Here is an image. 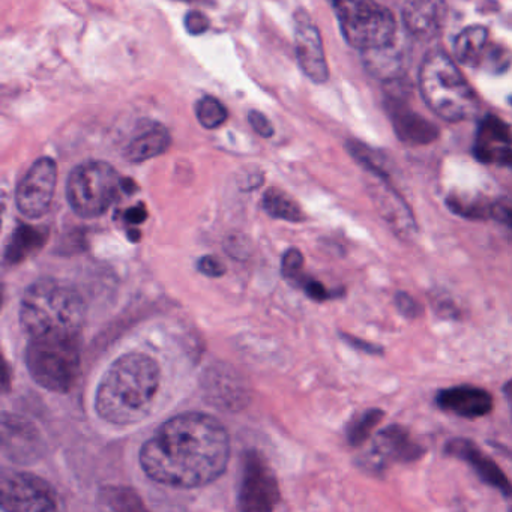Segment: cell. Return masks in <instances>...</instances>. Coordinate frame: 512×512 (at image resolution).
<instances>
[{"label": "cell", "mask_w": 512, "mask_h": 512, "mask_svg": "<svg viewBox=\"0 0 512 512\" xmlns=\"http://www.w3.org/2000/svg\"><path fill=\"white\" fill-rule=\"evenodd\" d=\"M302 266H304V256L301 251L296 248H290L283 257V263H281V271L286 278H296L301 274Z\"/></svg>", "instance_id": "cell-29"}, {"label": "cell", "mask_w": 512, "mask_h": 512, "mask_svg": "<svg viewBox=\"0 0 512 512\" xmlns=\"http://www.w3.org/2000/svg\"><path fill=\"white\" fill-rule=\"evenodd\" d=\"M263 209L271 217L290 221V223H299L305 218L298 203L289 194L278 190V188H269L266 191L263 196Z\"/></svg>", "instance_id": "cell-24"}, {"label": "cell", "mask_w": 512, "mask_h": 512, "mask_svg": "<svg viewBox=\"0 0 512 512\" xmlns=\"http://www.w3.org/2000/svg\"><path fill=\"white\" fill-rule=\"evenodd\" d=\"M341 337L344 338L349 346L353 349L359 350V352L368 353V355L380 356L383 355V347L377 346V344L370 343V341L361 340V338L353 337V335L343 334Z\"/></svg>", "instance_id": "cell-34"}, {"label": "cell", "mask_w": 512, "mask_h": 512, "mask_svg": "<svg viewBox=\"0 0 512 512\" xmlns=\"http://www.w3.org/2000/svg\"><path fill=\"white\" fill-rule=\"evenodd\" d=\"M491 217L512 227V209L506 208V206H491Z\"/></svg>", "instance_id": "cell-37"}, {"label": "cell", "mask_w": 512, "mask_h": 512, "mask_svg": "<svg viewBox=\"0 0 512 512\" xmlns=\"http://www.w3.org/2000/svg\"><path fill=\"white\" fill-rule=\"evenodd\" d=\"M383 418H385V412L382 409H367L353 416L346 428L349 445L353 448L364 445Z\"/></svg>", "instance_id": "cell-25"}, {"label": "cell", "mask_w": 512, "mask_h": 512, "mask_svg": "<svg viewBox=\"0 0 512 512\" xmlns=\"http://www.w3.org/2000/svg\"><path fill=\"white\" fill-rule=\"evenodd\" d=\"M445 5L439 2H427V0H413L403 7V22L407 31L418 37H430L439 31L442 25Z\"/></svg>", "instance_id": "cell-19"}, {"label": "cell", "mask_w": 512, "mask_h": 512, "mask_svg": "<svg viewBox=\"0 0 512 512\" xmlns=\"http://www.w3.org/2000/svg\"><path fill=\"white\" fill-rule=\"evenodd\" d=\"M140 236L142 235H140L139 230L133 229L128 232V238L131 239V242H139Z\"/></svg>", "instance_id": "cell-41"}, {"label": "cell", "mask_w": 512, "mask_h": 512, "mask_svg": "<svg viewBox=\"0 0 512 512\" xmlns=\"http://www.w3.org/2000/svg\"><path fill=\"white\" fill-rule=\"evenodd\" d=\"M304 290L311 299H314V301H325V299H328L329 296H331L328 289L316 280L305 281Z\"/></svg>", "instance_id": "cell-35"}, {"label": "cell", "mask_w": 512, "mask_h": 512, "mask_svg": "<svg viewBox=\"0 0 512 512\" xmlns=\"http://www.w3.org/2000/svg\"><path fill=\"white\" fill-rule=\"evenodd\" d=\"M280 499V485L274 470L262 454L248 451L239 484V512H275Z\"/></svg>", "instance_id": "cell-8"}, {"label": "cell", "mask_w": 512, "mask_h": 512, "mask_svg": "<svg viewBox=\"0 0 512 512\" xmlns=\"http://www.w3.org/2000/svg\"><path fill=\"white\" fill-rule=\"evenodd\" d=\"M374 185L371 196L376 203L377 211L385 218L392 230L401 239H412L416 235L415 218L407 208L404 200L398 196L397 191L388 184L383 176H373Z\"/></svg>", "instance_id": "cell-16"}, {"label": "cell", "mask_w": 512, "mask_h": 512, "mask_svg": "<svg viewBox=\"0 0 512 512\" xmlns=\"http://www.w3.org/2000/svg\"><path fill=\"white\" fill-rule=\"evenodd\" d=\"M47 239L46 230L32 226H19L11 236L10 244L7 247V262L11 265L22 262L26 257L31 256L35 251L43 247Z\"/></svg>", "instance_id": "cell-22"}, {"label": "cell", "mask_w": 512, "mask_h": 512, "mask_svg": "<svg viewBox=\"0 0 512 512\" xmlns=\"http://www.w3.org/2000/svg\"><path fill=\"white\" fill-rule=\"evenodd\" d=\"M449 208L455 212V214L463 215L467 218H482L487 215V206L478 205V203L467 202L463 199H449Z\"/></svg>", "instance_id": "cell-28"}, {"label": "cell", "mask_w": 512, "mask_h": 512, "mask_svg": "<svg viewBox=\"0 0 512 512\" xmlns=\"http://www.w3.org/2000/svg\"><path fill=\"white\" fill-rule=\"evenodd\" d=\"M160 382V365L152 356L127 353L104 373L95 395V410L101 419L118 427L139 424L152 412Z\"/></svg>", "instance_id": "cell-2"}, {"label": "cell", "mask_w": 512, "mask_h": 512, "mask_svg": "<svg viewBox=\"0 0 512 512\" xmlns=\"http://www.w3.org/2000/svg\"><path fill=\"white\" fill-rule=\"evenodd\" d=\"M121 190V176L112 164L88 161L68 176L67 200L79 217L97 218L109 211Z\"/></svg>", "instance_id": "cell-7"}, {"label": "cell", "mask_w": 512, "mask_h": 512, "mask_svg": "<svg viewBox=\"0 0 512 512\" xmlns=\"http://www.w3.org/2000/svg\"><path fill=\"white\" fill-rule=\"evenodd\" d=\"M511 499H512V497H511ZM508 512H512V500H511V505H509Z\"/></svg>", "instance_id": "cell-42"}, {"label": "cell", "mask_w": 512, "mask_h": 512, "mask_svg": "<svg viewBox=\"0 0 512 512\" xmlns=\"http://www.w3.org/2000/svg\"><path fill=\"white\" fill-rule=\"evenodd\" d=\"M209 25H211V22H209L208 16L200 13V11H188L187 16H185V29H187L188 34L194 35V37L205 34Z\"/></svg>", "instance_id": "cell-30"}, {"label": "cell", "mask_w": 512, "mask_h": 512, "mask_svg": "<svg viewBox=\"0 0 512 512\" xmlns=\"http://www.w3.org/2000/svg\"><path fill=\"white\" fill-rule=\"evenodd\" d=\"M455 58L466 67L500 73L509 67V53L491 43L487 29L470 26L458 34L454 43Z\"/></svg>", "instance_id": "cell-12"}, {"label": "cell", "mask_w": 512, "mask_h": 512, "mask_svg": "<svg viewBox=\"0 0 512 512\" xmlns=\"http://www.w3.org/2000/svg\"><path fill=\"white\" fill-rule=\"evenodd\" d=\"M427 449L413 439L403 425L392 424L382 428L361 458V466L368 472L383 473L392 463H415L424 457Z\"/></svg>", "instance_id": "cell-10"}, {"label": "cell", "mask_w": 512, "mask_h": 512, "mask_svg": "<svg viewBox=\"0 0 512 512\" xmlns=\"http://www.w3.org/2000/svg\"><path fill=\"white\" fill-rule=\"evenodd\" d=\"M0 491L4 512H59L49 482L34 473L5 470Z\"/></svg>", "instance_id": "cell-9"}, {"label": "cell", "mask_w": 512, "mask_h": 512, "mask_svg": "<svg viewBox=\"0 0 512 512\" xmlns=\"http://www.w3.org/2000/svg\"><path fill=\"white\" fill-rule=\"evenodd\" d=\"M503 394H505L506 400L512 403V379L508 380L503 386Z\"/></svg>", "instance_id": "cell-40"}, {"label": "cell", "mask_w": 512, "mask_h": 512, "mask_svg": "<svg viewBox=\"0 0 512 512\" xmlns=\"http://www.w3.org/2000/svg\"><path fill=\"white\" fill-rule=\"evenodd\" d=\"M395 304H397L398 311L407 319H416V317L421 316V305L412 296L407 295V293H398L397 298H395Z\"/></svg>", "instance_id": "cell-31"}, {"label": "cell", "mask_w": 512, "mask_h": 512, "mask_svg": "<svg viewBox=\"0 0 512 512\" xmlns=\"http://www.w3.org/2000/svg\"><path fill=\"white\" fill-rule=\"evenodd\" d=\"M199 271L211 278L226 274V266L215 256H205L199 260Z\"/></svg>", "instance_id": "cell-33"}, {"label": "cell", "mask_w": 512, "mask_h": 512, "mask_svg": "<svg viewBox=\"0 0 512 512\" xmlns=\"http://www.w3.org/2000/svg\"><path fill=\"white\" fill-rule=\"evenodd\" d=\"M295 43L299 67L314 83H325L329 79L328 62L323 50L322 37L311 17L304 10L295 14Z\"/></svg>", "instance_id": "cell-13"}, {"label": "cell", "mask_w": 512, "mask_h": 512, "mask_svg": "<svg viewBox=\"0 0 512 512\" xmlns=\"http://www.w3.org/2000/svg\"><path fill=\"white\" fill-rule=\"evenodd\" d=\"M124 217L130 224H142L148 218V211H146V206L143 203H139L134 208L128 209Z\"/></svg>", "instance_id": "cell-36"}, {"label": "cell", "mask_w": 512, "mask_h": 512, "mask_svg": "<svg viewBox=\"0 0 512 512\" xmlns=\"http://www.w3.org/2000/svg\"><path fill=\"white\" fill-rule=\"evenodd\" d=\"M58 181V166L52 158H40L23 176L16 190L20 214L31 220L43 217L52 205Z\"/></svg>", "instance_id": "cell-11"}, {"label": "cell", "mask_w": 512, "mask_h": 512, "mask_svg": "<svg viewBox=\"0 0 512 512\" xmlns=\"http://www.w3.org/2000/svg\"><path fill=\"white\" fill-rule=\"evenodd\" d=\"M419 89L427 106L446 121H464L478 110L475 92L442 50L425 56L419 70Z\"/></svg>", "instance_id": "cell-4"}, {"label": "cell", "mask_w": 512, "mask_h": 512, "mask_svg": "<svg viewBox=\"0 0 512 512\" xmlns=\"http://www.w3.org/2000/svg\"><path fill=\"white\" fill-rule=\"evenodd\" d=\"M4 448L14 460L37 457L40 439L32 425L14 416H4Z\"/></svg>", "instance_id": "cell-18"}, {"label": "cell", "mask_w": 512, "mask_h": 512, "mask_svg": "<svg viewBox=\"0 0 512 512\" xmlns=\"http://www.w3.org/2000/svg\"><path fill=\"white\" fill-rule=\"evenodd\" d=\"M491 163L502 164V166L511 167L512 169V148H505L497 152Z\"/></svg>", "instance_id": "cell-38"}, {"label": "cell", "mask_w": 512, "mask_h": 512, "mask_svg": "<svg viewBox=\"0 0 512 512\" xmlns=\"http://www.w3.org/2000/svg\"><path fill=\"white\" fill-rule=\"evenodd\" d=\"M364 62L368 71L373 76H376L377 79L385 80L386 83L401 79L403 62H401L400 53L394 49V46L373 50V52H365Z\"/></svg>", "instance_id": "cell-23"}, {"label": "cell", "mask_w": 512, "mask_h": 512, "mask_svg": "<svg viewBox=\"0 0 512 512\" xmlns=\"http://www.w3.org/2000/svg\"><path fill=\"white\" fill-rule=\"evenodd\" d=\"M229 458V433L217 418L205 413L169 419L140 451L146 475L175 488L211 484L226 472Z\"/></svg>", "instance_id": "cell-1"}, {"label": "cell", "mask_w": 512, "mask_h": 512, "mask_svg": "<svg viewBox=\"0 0 512 512\" xmlns=\"http://www.w3.org/2000/svg\"><path fill=\"white\" fill-rule=\"evenodd\" d=\"M103 499L113 512H149L139 494L131 488H107Z\"/></svg>", "instance_id": "cell-26"}, {"label": "cell", "mask_w": 512, "mask_h": 512, "mask_svg": "<svg viewBox=\"0 0 512 512\" xmlns=\"http://www.w3.org/2000/svg\"><path fill=\"white\" fill-rule=\"evenodd\" d=\"M505 148H512V133L508 125L494 116H488L479 125L475 155L484 163H491L494 155Z\"/></svg>", "instance_id": "cell-21"}, {"label": "cell", "mask_w": 512, "mask_h": 512, "mask_svg": "<svg viewBox=\"0 0 512 512\" xmlns=\"http://www.w3.org/2000/svg\"><path fill=\"white\" fill-rule=\"evenodd\" d=\"M248 121H250L251 127L254 128L259 136L265 137V139H269V137L274 136V127H272L269 119L266 118L263 113L257 112V110H251L248 113Z\"/></svg>", "instance_id": "cell-32"}, {"label": "cell", "mask_w": 512, "mask_h": 512, "mask_svg": "<svg viewBox=\"0 0 512 512\" xmlns=\"http://www.w3.org/2000/svg\"><path fill=\"white\" fill-rule=\"evenodd\" d=\"M136 188L137 185L133 179H124V181H122V191H124V193L133 194Z\"/></svg>", "instance_id": "cell-39"}, {"label": "cell", "mask_w": 512, "mask_h": 512, "mask_svg": "<svg viewBox=\"0 0 512 512\" xmlns=\"http://www.w3.org/2000/svg\"><path fill=\"white\" fill-rule=\"evenodd\" d=\"M170 133L166 127L160 124L151 125L145 131L134 137L127 148H125V158L130 163H143L164 154L170 148Z\"/></svg>", "instance_id": "cell-20"}, {"label": "cell", "mask_w": 512, "mask_h": 512, "mask_svg": "<svg viewBox=\"0 0 512 512\" xmlns=\"http://www.w3.org/2000/svg\"><path fill=\"white\" fill-rule=\"evenodd\" d=\"M26 365L32 379L52 392H68L76 385L82 365L80 337L29 340Z\"/></svg>", "instance_id": "cell-5"}, {"label": "cell", "mask_w": 512, "mask_h": 512, "mask_svg": "<svg viewBox=\"0 0 512 512\" xmlns=\"http://www.w3.org/2000/svg\"><path fill=\"white\" fill-rule=\"evenodd\" d=\"M334 10L350 46L364 53L394 46L397 23L388 8L368 0H340Z\"/></svg>", "instance_id": "cell-6"}, {"label": "cell", "mask_w": 512, "mask_h": 512, "mask_svg": "<svg viewBox=\"0 0 512 512\" xmlns=\"http://www.w3.org/2000/svg\"><path fill=\"white\" fill-rule=\"evenodd\" d=\"M86 305L73 287L55 280H41L26 290L20 304V325L29 340L47 337H80Z\"/></svg>", "instance_id": "cell-3"}, {"label": "cell", "mask_w": 512, "mask_h": 512, "mask_svg": "<svg viewBox=\"0 0 512 512\" xmlns=\"http://www.w3.org/2000/svg\"><path fill=\"white\" fill-rule=\"evenodd\" d=\"M196 116L202 127L208 128V130H215V128L221 127L227 121L229 113H227V109L221 101L208 95V97L200 98L197 101Z\"/></svg>", "instance_id": "cell-27"}, {"label": "cell", "mask_w": 512, "mask_h": 512, "mask_svg": "<svg viewBox=\"0 0 512 512\" xmlns=\"http://www.w3.org/2000/svg\"><path fill=\"white\" fill-rule=\"evenodd\" d=\"M445 454L469 464L484 484L490 485L505 497H512V482L509 481L506 473L472 440L466 437L448 440L445 445Z\"/></svg>", "instance_id": "cell-14"}, {"label": "cell", "mask_w": 512, "mask_h": 512, "mask_svg": "<svg viewBox=\"0 0 512 512\" xmlns=\"http://www.w3.org/2000/svg\"><path fill=\"white\" fill-rule=\"evenodd\" d=\"M389 110H391L392 125L401 142L415 146L428 145L439 136L436 125L419 113L410 110L403 100H391Z\"/></svg>", "instance_id": "cell-17"}, {"label": "cell", "mask_w": 512, "mask_h": 512, "mask_svg": "<svg viewBox=\"0 0 512 512\" xmlns=\"http://www.w3.org/2000/svg\"><path fill=\"white\" fill-rule=\"evenodd\" d=\"M440 410L466 419L484 418L493 412V395L487 389L473 385H458L440 389L436 395Z\"/></svg>", "instance_id": "cell-15"}]
</instances>
